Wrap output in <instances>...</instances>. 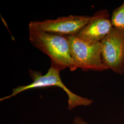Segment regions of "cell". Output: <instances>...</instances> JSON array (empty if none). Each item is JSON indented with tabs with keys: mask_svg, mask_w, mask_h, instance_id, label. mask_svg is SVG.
<instances>
[{
	"mask_svg": "<svg viewBox=\"0 0 124 124\" xmlns=\"http://www.w3.org/2000/svg\"><path fill=\"white\" fill-rule=\"evenodd\" d=\"M29 30L31 44L49 57L51 65L57 67L61 70L67 68L71 71L77 69L71 56L68 36Z\"/></svg>",
	"mask_w": 124,
	"mask_h": 124,
	"instance_id": "6da1fadb",
	"label": "cell"
},
{
	"mask_svg": "<svg viewBox=\"0 0 124 124\" xmlns=\"http://www.w3.org/2000/svg\"><path fill=\"white\" fill-rule=\"evenodd\" d=\"M61 70L57 67L51 65L47 73L42 75L39 71L30 70L29 75L32 82L25 85H20L13 88L12 93L7 96L1 98L2 102L13 98L19 93L30 89L56 86L62 89L68 96V109L70 110L78 106H88L91 105L93 101L88 98H84L73 93L68 88L62 81L60 72Z\"/></svg>",
	"mask_w": 124,
	"mask_h": 124,
	"instance_id": "7a4b0ae2",
	"label": "cell"
},
{
	"mask_svg": "<svg viewBox=\"0 0 124 124\" xmlns=\"http://www.w3.org/2000/svg\"><path fill=\"white\" fill-rule=\"evenodd\" d=\"M70 53L77 69L84 71L108 70L102 59V44L81 38L77 36H68Z\"/></svg>",
	"mask_w": 124,
	"mask_h": 124,
	"instance_id": "3957f363",
	"label": "cell"
},
{
	"mask_svg": "<svg viewBox=\"0 0 124 124\" xmlns=\"http://www.w3.org/2000/svg\"><path fill=\"white\" fill-rule=\"evenodd\" d=\"M91 18L89 16L69 15L54 19L31 21L29 29L65 36H77Z\"/></svg>",
	"mask_w": 124,
	"mask_h": 124,
	"instance_id": "277c9868",
	"label": "cell"
},
{
	"mask_svg": "<svg viewBox=\"0 0 124 124\" xmlns=\"http://www.w3.org/2000/svg\"><path fill=\"white\" fill-rule=\"evenodd\" d=\"M102 59L108 70L120 75L124 74V31L113 28L101 42Z\"/></svg>",
	"mask_w": 124,
	"mask_h": 124,
	"instance_id": "5b68a950",
	"label": "cell"
},
{
	"mask_svg": "<svg viewBox=\"0 0 124 124\" xmlns=\"http://www.w3.org/2000/svg\"><path fill=\"white\" fill-rule=\"evenodd\" d=\"M113 28L108 11L101 9L91 16L88 23L77 36L85 40L101 42Z\"/></svg>",
	"mask_w": 124,
	"mask_h": 124,
	"instance_id": "8992f818",
	"label": "cell"
},
{
	"mask_svg": "<svg viewBox=\"0 0 124 124\" xmlns=\"http://www.w3.org/2000/svg\"><path fill=\"white\" fill-rule=\"evenodd\" d=\"M111 20L114 28L124 31V1L113 11Z\"/></svg>",
	"mask_w": 124,
	"mask_h": 124,
	"instance_id": "52a82bcc",
	"label": "cell"
},
{
	"mask_svg": "<svg viewBox=\"0 0 124 124\" xmlns=\"http://www.w3.org/2000/svg\"><path fill=\"white\" fill-rule=\"evenodd\" d=\"M73 123L74 124H89L79 116L75 117L73 120Z\"/></svg>",
	"mask_w": 124,
	"mask_h": 124,
	"instance_id": "ba28073f",
	"label": "cell"
}]
</instances>
